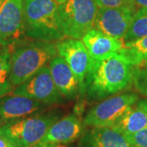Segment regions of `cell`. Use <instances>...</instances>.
Returning a JSON list of instances; mask_svg holds the SVG:
<instances>
[{
    "label": "cell",
    "instance_id": "7402d4cb",
    "mask_svg": "<svg viewBox=\"0 0 147 147\" xmlns=\"http://www.w3.org/2000/svg\"><path fill=\"white\" fill-rule=\"evenodd\" d=\"M94 2L98 7V8L119 7L124 6L136 7L133 0H94Z\"/></svg>",
    "mask_w": 147,
    "mask_h": 147
},
{
    "label": "cell",
    "instance_id": "f1b7e54d",
    "mask_svg": "<svg viewBox=\"0 0 147 147\" xmlns=\"http://www.w3.org/2000/svg\"><path fill=\"white\" fill-rule=\"evenodd\" d=\"M146 66H147V65H146ZM143 67H144V66H143Z\"/></svg>",
    "mask_w": 147,
    "mask_h": 147
},
{
    "label": "cell",
    "instance_id": "d4e9b609",
    "mask_svg": "<svg viewBox=\"0 0 147 147\" xmlns=\"http://www.w3.org/2000/svg\"><path fill=\"white\" fill-rule=\"evenodd\" d=\"M136 7H147V0H133Z\"/></svg>",
    "mask_w": 147,
    "mask_h": 147
},
{
    "label": "cell",
    "instance_id": "5b68a950",
    "mask_svg": "<svg viewBox=\"0 0 147 147\" xmlns=\"http://www.w3.org/2000/svg\"><path fill=\"white\" fill-rule=\"evenodd\" d=\"M97 11L94 0H68L59 4V20L65 36L82 39L94 28Z\"/></svg>",
    "mask_w": 147,
    "mask_h": 147
},
{
    "label": "cell",
    "instance_id": "7c38bea8",
    "mask_svg": "<svg viewBox=\"0 0 147 147\" xmlns=\"http://www.w3.org/2000/svg\"><path fill=\"white\" fill-rule=\"evenodd\" d=\"M44 105L18 95H6L0 98V127L21 118L31 115L43 108Z\"/></svg>",
    "mask_w": 147,
    "mask_h": 147
},
{
    "label": "cell",
    "instance_id": "7a4b0ae2",
    "mask_svg": "<svg viewBox=\"0 0 147 147\" xmlns=\"http://www.w3.org/2000/svg\"><path fill=\"white\" fill-rule=\"evenodd\" d=\"M11 50L10 81L14 89L47 65L57 56L53 42L32 39L16 43Z\"/></svg>",
    "mask_w": 147,
    "mask_h": 147
},
{
    "label": "cell",
    "instance_id": "277c9868",
    "mask_svg": "<svg viewBox=\"0 0 147 147\" xmlns=\"http://www.w3.org/2000/svg\"><path fill=\"white\" fill-rule=\"evenodd\" d=\"M57 120L58 116L53 114L29 115L0 127V134L15 147H34Z\"/></svg>",
    "mask_w": 147,
    "mask_h": 147
},
{
    "label": "cell",
    "instance_id": "4fadbf2b",
    "mask_svg": "<svg viewBox=\"0 0 147 147\" xmlns=\"http://www.w3.org/2000/svg\"><path fill=\"white\" fill-rule=\"evenodd\" d=\"M79 147H131L125 135L113 127H92L79 142Z\"/></svg>",
    "mask_w": 147,
    "mask_h": 147
},
{
    "label": "cell",
    "instance_id": "8992f818",
    "mask_svg": "<svg viewBox=\"0 0 147 147\" xmlns=\"http://www.w3.org/2000/svg\"><path fill=\"white\" fill-rule=\"evenodd\" d=\"M138 100L139 96L135 92H125L109 97L88 111L84 118V124L90 127H113Z\"/></svg>",
    "mask_w": 147,
    "mask_h": 147
},
{
    "label": "cell",
    "instance_id": "e0dca14e",
    "mask_svg": "<svg viewBox=\"0 0 147 147\" xmlns=\"http://www.w3.org/2000/svg\"><path fill=\"white\" fill-rule=\"evenodd\" d=\"M119 53L134 67L146 66L147 65V35L133 41L123 42Z\"/></svg>",
    "mask_w": 147,
    "mask_h": 147
},
{
    "label": "cell",
    "instance_id": "3957f363",
    "mask_svg": "<svg viewBox=\"0 0 147 147\" xmlns=\"http://www.w3.org/2000/svg\"><path fill=\"white\" fill-rule=\"evenodd\" d=\"M25 35L31 39L56 42L65 37L55 0H23Z\"/></svg>",
    "mask_w": 147,
    "mask_h": 147
},
{
    "label": "cell",
    "instance_id": "9a60e30c",
    "mask_svg": "<svg viewBox=\"0 0 147 147\" xmlns=\"http://www.w3.org/2000/svg\"><path fill=\"white\" fill-rule=\"evenodd\" d=\"M82 41L93 60L119 53L123 46L122 39L108 36L96 28L88 32Z\"/></svg>",
    "mask_w": 147,
    "mask_h": 147
},
{
    "label": "cell",
    "instance_id": "52a82bcc",
    "mask_svg": "<svg viewBox=\"0 0 147 147\" xmlns=\"http://www.w3.org/2000/svg\"><path fill=\"white\" fill-rule=\"evenodd\" d=\"M11 94L35 100L44 105L58 104L63 100L54 84L48 65L43 66L31 78L17 86Z\"/></svg>",
    "mask_w": 147,
    "mask_h": 147
},
{
    "label": "cell",
    "instance_id": "9c48e42d",
    "mask_svg": "<svg viewBox=\"0 0 147 147\" xmlns=\"http://www.w3.org/2000/svg\"><path fill=\"white\" fill-rule=\"evenodd\" d=\"M57 54L65 59L72 69L79 84V91L83 92L84 82L93 63V59L80 39H61L56 44Z\"/></svg>",
    "mask_w": 147,
    "mask_h": 147
},
{
    "label": "cell",
    "instance_id": "cb8c5ba5",
    "mask_svg": "<svg viewBox=\"0 0 147 147\" xmlns=\"http://www.w3.org/2000/svg\"><path fill=\"white\" fill-rule=\"evenodd\" d=\"M137 106L147 113V98L138 100V101L137 102Z\"/></svg>",
    "mask_w": 147,
    "mask_h": 147
},
{
    "label": "cell",
    "instance_id": "4316f807",
    "mask_svg": "<svg viewBox=\"0 0 147 147\" xmlns=\"http://www.w3.org/2000/svg\"><path fill=\"white\" fill-rule=\"evenodd\" d=\"M57 3L58 4H61V3H65L66 1H68V0H55Z\"/></svg>",
    "mask_w": 147,
    "mask_h": 147
},
{
    "label": "cell",
    "instance_id": "d6986e66",
    "mask_svg": "<svg viewBox=\"0 0 147 147\" xmlns=\"http://www.w3.org/2000/svg\"><path fill=\"white\" fill-rule=\"evenodd\" d=\"M10 47L0 48V98L11 93L13 87L10 81Z\"/></svg>",
    "mask_w": 147,
    "mask_h": 147
},
{
    "label": "cell",
    "instance_id": "30bf717a",
    "mask_svg": "<svg viewBox=\"0 0 147 147\" xmlns=\"http://www.w3.org/2000/svg\"><path fill=\"white\" fill-rule=\"evenodd\" d=\"M136 8L131 6L98 8L94 28L108 36L123 39L131 26Z\"/></svg>",
    "mask_w": 147,
    "mask_h": 147
},
{
    "label": "cell",
    "instance_id": "ffe728a7",
    "mask_svg": "<svg viewBox=\"0 0 147 147\" xmlns=\"http://www.w3.org/2000/svg\"><path fill=\"white\" fill-rule=\"evenodd\" d=\"M132 84L139 93L147 98V66L135 67L132 75Z\"/></svg>",
    "mask_w": 147,
    "mask_h": 147
},
{
    "label": "cell",
    "instance_id": "83f0119b",
    "mask_svg": "<svg viewBox=\"0 0 147 147\" xmlns=\"http://www.w3.org/2000/svg\"><path fill=\"white\" fill-rule=\"evenodd\" d=\"M3 1H4V0H0V7H1V5L3 4Z\"/></svg>",
    "mask_w": 147,
    "mask_h": 147
},
{
    "label": "cell",
    "instance_id": "ac0fdd59",
    "mask_svg": "<svg viewBox=\"0 0 147 147\" xmlns=\"http://www.w3.org/2000/svg\"><path fill=\"white\" fill-rule=\"evenodd\" d=\"M147 35V7H140L135 12L123 42H130Z\"/></svg>",
    "mask_w": 147,
    "mask_h": 147
},
{
    "label": "cell",
    "instance_id": "44dd1931",
    "mask_svg": "<svg viewBox=\"0 0 147 147\" xmlns=\"http://www.w3.org/2000/svg\"><path fill=\"white\" fill-rule=\"evenodd\" d=\"M126 137L131 147H147V127Z\"/></svg>",
    "mask_w": 147,
    "mask_h": 147
},
{
    "label": "cell",
    "instance_id": "603a6c76",
    "mask_svg": "<svg viewBox=\"0 0 147 147\" xmlns=\"http://www.w3.org/2000/svg\"><path fill=\"white\" fill-rule=\"evenodd\" d=\"M0 147H15L4 136L0 134Z\"/></svg>",
    "mask_w": 147,
    "mask_h": 147
},
{
    "label": "cell",
    "instance_id": "8fae6325",
    "mask_svg": "<svg viewBox=\"0 0 147 147\" xmlns=\"http://www.w3.org/2000/svg\"><path fill=\"white\" fill-rule=\"evenodd\" d=\"M82 132L83 124L81 120L77 115H70L56 121L36 146L66 145L77 140Z\"/></svg>",
    "mask_w": 147,
    "mask_h": 147
},
{
    "label": "cell",
    "instance_id": "2e32d148",
    "mask_svg": "<svg viewBox=\"0 0 147 147\" xmlns=\"http://www.w3.org/2000/svg\"><path fill=\"white\" fill-rule=\"evenodd\" d=\"M113 127L125 136L134 134L147 127V113L137 106H132Z\"/></svg>",
    "mask_w": 147,
    "mask_h": 147
},
{
    "label": "cell",
    "instance_id": "ba28073f",
    "mask_svg": "<svg viewBox=\"0 0 147 147\" xmlns=\"http://www.w3.org/2000/svg\"><path fill=\"white\" fill-rule=\"evenodd\" d=\"M24 35L23 0H4L0 7V46L11 48Z\"/></svg>",
    "mask_w": 147,
    "mask_h": 147
},
{
    "label": "cell",
    "instance_id": "6da1fadb",
    "mask_svg": "<svg viewBox=\"0 0 147 147\" xmlns=\"http://www.w3.org/2000/svg\"><path fill=\"white\" fill-rule=\"evenodd\" d=\"M134 69L119 52L93 60L83 92L96 99L119 93L132 84Z\"/></svg>",
    "mask_w": 147,
    "mask_h": 147
},
{
    "label": "cell",
    "instance_id": "484cf974",
    "mask_svg": "<svg viewBox=\"0 0 147 147\" xmlns=\"http://www.w3.org/2000/svg\"><path fill=\"white\" fill-rule=\"evenodd\" d=\"M34 147H68L66 145H53V146H35Z\"/></svg>",
    "mask_w": 147,
    "mask_h": 147
},
{
    "label": "cell",
    "instance_id": "5bb4252c",
    "mask_svg": "<svg viewBox=\"0 0 147 147\" xmlns=\"http://www.w3.org/2000/svg\"><path fill=\"white\" fill-rule=\"evenodd\" d=\"M51 75L59 92L63 97L73 98L79 91V84L65 59L56 56L48 64Z\"/></svg>",
    "mask_w": 147,
    "mask_h": 147
}]
</instances>
